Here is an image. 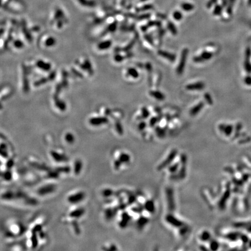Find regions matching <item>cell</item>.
<instances>
[{"label":"cell","mask_w":251,"mask_h":251,"mask_svg":"<svg viewBox=\"0 0 251 251\" xmlns=\"http://www.w3.org/2000/svg\"><path fill=\"white\" fill-rule=\"evenodd\" d=\"M200 56L202 57V58L203 59L204 61H205L212 58L213 56V54L210 52H209V51H204V52L201 54Z\"/></svg>","instance_id":"25"},{"label":"cell","mask_w":251,"mask_h":251,"mask_svg":"<svg viewBox=\"0 0 251 251\" xmlns=\"http://www.w3.org/2000/svg\"><path fill=\"white\" fill-rule=\"evenodd\" d=\"M82 167V162L80 160H77L75 162V165H74V173H75L76 175H79L81 172Z\"/></svg>","instance_id":"19"},{"label":"cell","mask_w":251,"mask_h":251,"mask_svg":"<svg viewBox=\"0 0 251 251\" xmlns=\"http://www.w3.org/2000/svg\"><path fill=\"white\" fill-rule=\"evenodd\" d=\"M216 2H217V0H209L207 3V7L210 8L212 5L215 4L216 3Z\"/></svg>","instance_id":"45"},{"label":"cell","mask_w":251,"mask_h":251,"mask_svg":"<svg viewBox=\"0 0 251 251\" xmlns=\"http://www.w3.org/2000/svg\"><path fill=\"white\" fill-rule=\"evenodd\" d=\"M126 207V205L125 204H124L123 202H122L121 203L119 204V209L120 210H124Z\"/></svg>","instance_id":"47"},{"label":"cell","mask_w":251,"mask_h":251,"mask_svg":"<svg viewBox=\"0 0 251 251\" xmlns=\"http://www.w3.org/2000/svg\"><path fill=\"white\" fill-rule=\"evenodd\" d=\"M220 129L221 130L224 129V132L226 134V136H229L232 132L233 127L231 125H228L227 126H220Z\"/></svg>","instance_id":"27"},{"label":"cell","mask_w":251,"mask_h":251,"mask_svg":"<svg viewBox=\"0 0 251 251\" xmlns=\"http://www.w3.org/2000/svg\"><path fill=\"white\" fill-rule=\"evenodd\" d=\"M158 54L161 56L163 57V58L166 59L167 60H169L170 62H175L176 58V56L175 54L169 52H167V51H165L159 50Z\"/></svg>","instance_id":"9"},{"label":"cell","mask_w":251,"mask_h":251,"mask_svg":"<svg viewBox=\"0 0 251 251\" xmlns=\"http://www.w3.org/2000/svg\"><path fill=\"white\" fill-rule=\"evenodd\" d=\"M211 247H212L213 249L215 250V249H217V248H218V244L216 242H213V244H212V245H211Z\"/></svg>","instance_id":"49"},{"label":"cell","mask_w":251,"mask_h":251,"mask_svg":"<svg viewBox=\"0 0 251 251\" xmlns=\"http://www.w3.org/2000/svg\"><path fill=\"white\" fill-rule=\"evenodd\" d=\"M119 160L122 164H126L129 163L131 160L130 156L127 153H122L119 156Z\"/></svg>","instance_id":"18"},{"label":"cell","mask_w":251,"mask_h":251,"mask_svg":"<svg viewBox=\"0 0 251 251\" xmlns=\"http://www.w3.org/2000/svg\"><path fill=\"white\" fill-rule=\"evenodd\" d=\"M112 42L110 40H106L102 41L98 44V48L99 50H106L110 48Z\"/></svg>","instance_id":"16"},{"label":"cell","mask_w":251,"mask_h":251,"mask_svg":"<svg viewBox=\"0 0 251 251\" xmlns=\"http://www.w3.org/2000/svg\"><path fill=\"white\" fill-rule=\"evenodd\" d=\"M137 202V197L136 196L133 194H130L128 196L127 199V205H132L134 204Z\"/></svg>","instance_id":"28"},{"label":"cell","mask_w":251,"mask_h":251,"mask_svg":"<svg viewBox=\"0 0 251 251\" xmlns=\"http://www.w3.org/2000/svg\"><path fill=\"white\" fill-rule=\"evenodd\" d=\"M145 67H146L147 70L148 71H149V72H151V71L152 70V65H151L150 63H147V64H146V66H145Z\"/></svg>","instance_id":"48"},{"label":"cell","mask_w":251,"mask_h":251,"mask_svg":"<svg viewBox=\"0 0 251 251\" xmlns=\"http://www.w3.org/2000/svg\"><path fill=\"white\" fill-rule=\"evenodd\" d=\"M122 162L120 161L119 159H118V160H115V161H114V167H115V169L116 170H119L121 166H122Z\"/></svg>","instance_id":"38"},{"label":"cell","mask_w":251,"mask_h":251,"mask_svg":"<svg viewBox=\"0 0 251 251\" xmlns=\"http://www.w3.org/2000/svg\"><path fill=\"white\" fill-rule=\"evenodd\" d=\"M84 213L85 209L84 208L80 207L78 208V209H76V210H73L72 212L70 213V216L73 218H79L83 215H84Z\"/></svg>","instance_id":"14"},{"label":"cell","mask_w":251,"mask_h":251,"mask_svg":"<svg viewBox=\"0 0 251 251\" xmlns=\"http://www.w3.org/2000/svg\"><path fill=\"white\" fill-rule=\"evenodd\" d=\"M143 206H144V209L146 211H147L148 213H153L154 212H155V203H154L153 201L151 200V199H149V200H148L145 202Z\"/></svg>","instance_id":"13"},{"label":"cell","mask_w":251,"mask_h":251,"mask_svg":"<svg viewBox=\"0 0 251 251\" xmlns=\"http://www.w3.org/2000/svg\"><path fill=\"white\" fill-rule=\"evenodd\" d=\"M150 113L149 112V111L146 108H143L142 109V116L141 118L142 119H147L148 118V117L149 116Z\"/></svg>","instance_id":"36"},{"label":"cell","mask_w":251,"mask_h":251,"mask_svg":"<svg viewBox=\"0 0 251 251\" xmlns=\"http://www.w3.org/2000/svg\"><path fill=\"white\" fill-rule=\"evenodd\" d=\"M178 166H179V165L178 163L172 165V166H170L169 168V172L172 173H176L177 172V170L178 169Z\"/></svg>","instance_id":"32"},{"label":"cell","mask_w":251,"mask_h":251,"mask_svg":"<svg viewBox=\"0 0 251 251\" xmlns=\"http://www.w3.org/2000/svg\"><path fill=\"white\" fill-rule=\"evenodd\" d=\"M145 1H147V0H141V1H142V2Z\"/></svg>","instance_id":"51"},{"label":"cell","mask_w":251,"mask_h":251,"mask_svg":"<svg viewBox=\"0 0 251 251\" xmlns=\"http://www.w3.org/2000/svg\"><path fill=\"white\" fill-rule=\"evenodd\" d=\"M222 11V7L220 5H216L215 7V9L213 10V15H220V13H221Z\"/></svg>","instance_id":"35"},{"label":"cell","mask_w":251,"mask_h":251,"mask_svg":"<svg viewBox=\"0 0 251 251\" xmlns=\"http://www.w3.org/2000/svg\"><path fill=\"white\" fill-rule=\"evenodd\" d=\"M65 138H66V141L68 143H73L75 141V137L71 133H67L65 137Z\"/></svg>","instance_id":"34"},{"label":"cell","mask_w":251,"mask_h":251,"mask_svg":"<svg viewBox=\"0 0 251 251\" xmlns=\"http://www.w3.org/2000/svg\"><path fill=\"white\" fill-rule=\"evenodd\" d=\"M201 238L202 240L204 241H206L208 239L210 238V234L208 233V232H204V233L202 234L201 236Z\"/></svg>","instance_id":"39"},{"label":"cell","mask_w":251,"mask_h":251,"mask_svg":"<svg viewBox=\"0 0 251 251\" xmlns=\"http://www.w3.org/2000/svg\"><path fill=\"white\" fill-rule=\"evenodd\" d=\"M166 196L168 209L170 212H173L175 209V202L173 189L171 188H167L166 189Z\"/></svg>","instance_id":"3"},{"label":"cell","mask_w":251,"mask_h":251,"mask_svg":"<svg viewBox=\"0 0 251 251\" xmlns=\"http://www.w3.org/2000/svg\"><path fill=\"white\" fill-rule=\"evenodd\" d=\"M116 27H117V23L114 22L113 23L110 24L109 26L108 27L107 30L108 31H110V32H114V31L116 30Z\"/></svg>","instance_id":"37"},{"label":"cell","mask_w":251,"mask_h":251,"mask_svg":"<svg viewBox=\"0 0 251 251\" xmlns=\"http://www.w3.org/2000/svg\"><path fill=\"white\" fill-rule=\"evenodd\" d=\"M118 208L116 207H109L105 211V218L108 221H110L115 218L118 213Z\"/></svg>","instance_id":"8"},{"label":"cell","mask_w":251,"mask_h":251,"mask_svg":"<svg viewBox=\"0 0 251 251\" xmlns=\"http://www.w3.org/2000/svg\"><path fill=\"white\" fill-rule=\"evenodd\" d=\"M115 127H116V130L117 131L120 135H122L123 134V127L122 124H120V123L119 122H117L115 123Z\"/></svg>","instance_id":"31"},{"label":"cell","mask_w":251,"mask_h":251,"mask_svg":"<svg viewBox=\"0 0 251 251\" xmlns=\"http://www.w3.org/2000/svg\"><path fill=\"white\" fill-rule=\"evenodd\" d=\"M245 83L248 85H251V76H248L244 79Z\"/></svg>","instance_id":"43"},{"label":"cell","mask_w":251,"mask_h":251,"mask_svg":"<svg viewBox=\"0 0 251 251\" xmlns=\"http://www.w3.org/2000/svg\"><path fill=\"white\" fill-rule=\"evenodd\" d=\"M83 69H84L85 70H87V72L89 73L91 75H92L94 72L93 70L92 66L89 60H85L83 65H82Z\"/></svg>","instance_id":"20"},{"label":"cell","mask_w":251,"mask_h":251,"mask_svg":"<svg viewBox=\"0 0 251 251\" xmlns=\"http://www.w3.org/2000/svg\"><path fill=\"white\" fill-rule=\"evenodd\" d=\"M181 7L182 9H183L184 11H186V12H189V11H191L193 10L194 8V5L190 3H188V2H184V3H182L181 5Z\"/></svg>","instance_id":"22"},{"label":"cell","mask_w":251,"mask_h":251,"mask_svg":"<svg viewBox=\"0 0 251 251\" xmlns=\"http://www.w3.org/2000/svg\"><path fill=\"white\" fill-rule=\"evenodd\" d=\"M108 122V119L105 117H96L92 118L90 119L89 123L93 126H99L106 124Z\"/></svg>","instance_id":"7"},{"label":"cell","mask_w":251,"mask_h":251,"mask_svg":"<svg viewBox=\"0 0 251 251\" xmlns=\"http://www.w3.org/2000/svg\"><path fill=\"white\" fill-rule=\"evenodd\" d=\"M106 250H112V251H115L118 250V248L115 245H111L109 247V248H107V249H105Z\"/></svg>","instance_id":"46"},{"label":"cell","mask_w":251,"mask_h":251,"mask_svg":"<svg viewBox=\"0 0 251 251\" xmlns=\"http://www.w3.org/2000/svg\"><path fill=\"white\" fill-rule=\"evenodd\" d=\"M155 132L156 133V135L158 136V137H159V138L164 137L165 136V134H166L165 130L160 127H157L156 128Z\"/></svg>","instance_id":"26"},{"label":"cell","mask_w":251,"mask_h":251,"mask_svg":"<svg viewBox=\"0 0 251 251\" xmlns=\"http://www.w3.org/2000/svg\"><path fill=\"white\" fill-rule=\"evenodd\" d=\"M166 221L169 224L176 227H181L183 226V223L177 219L172 215H167L166 216Z\"/></svg>","instance_id":"6"},{"label":"cell","mask_w":251,"mask_h":251,"mask_svg":"<svg viewBox=\"0 0 251 251\" xmlns=\"http://www.w3.org/2000/svg\"><path fill=\"white\" fill-rule=\"evenodd\" d=\"M114 194V191L110 188H105L102 190V195L105 198H109L112 196Z\"/></svg>","instance_id":"23"},{"label":"cell","mask_w":251,"mask_h":251,"mask_svg":"<svg viewBox=\"0 0 251 251\" xmlns=\"http://www.w3.org/2000/svg\"><path fill=\"white\" fill-rule=\"evenodd\" d=\"M167 28L173 35H176L177 34V30L175 25L173 24V23L171 22H168Z\"/></svg>","instance_id":"24"},{"label":"cell","mask_w":251,"mask_h":251,"mask_svg":"<svg viewBox=\"0 0 251 251\" xmlns=\"http://www.w3.org/2000/svg\"><path fill=\"white\" fill-rule=\"evenodd\" d=\"M204 98L205 99V101L207 102L208 104L209 105H212L213 104V100L212 99V97L209 93H206L204 94Z\"/></svg>","instance_id":"33"},{"label":"cell","mask_w":251,"mask_h":251,"mask_svg":"<svg viewBox=\"0 0 251 251\" xmlns=\"http://www.w3.org/2000/svg\"><path fill=\"white\" fill-rule=\"evenodd\" d=\"M204 106V103L203 102H199L197 105H196L195 107H194L192 109H191L190 114L192 116L196 115V114H198L202 110Z\"/></svg>","instance_id":"15"},{"label":"cell","mask_w":251,"mask_h":251,"mask_svg":"<svg viewBox=\"0 0 251 251\" xmlns=\"http://www.w3.org/2000/svg\"><path fill=\"white\" fill-rule=\"evenodd\" d=\"M149 219L148 218L144 216H141L139 217L137 221V228L139 230H142L149 223Z\"/></svg>","instance_id":"12"},{"label":"cell","mask_w":251,"mask_h":251,"mask_svg":"<svg viewBox=\"0 0 251 251\" xmlns=\"http://www.w3.org/2000/svg\"><path fill=\"white\" fill-rule=\"evenodd\" d=\"M251 56V50L250 48H248L246 50V58L245 62V68L248 73H251V64L250 59Z\"/></svg>","instance_id":"10"},{"label":"cell","mask_w":251,"mask_h":251,"mask_svg":"<svg viewBox=\"0 0 251 251\" xmlns=\"http://www.w3.org/2000/svg\"><path fill=\"white\" fill-rule=\"evenodd\" d=\"M158 122V119L156 118H151L150 120V122H149V124L151 127H153L155 125V124Z\"/></svg>","instance_id":"42"},{"label":"cell","mask_w":251,"mask_h":251,"mask_svg":"<svg viewBox=\"0 0 251 251\" xmlns=\"http://www.w3.org/2000/svg\"><path fill=\"white\" fill-rule=\"evenodd\" d=\"M248 4H249L250 5H251V0H248Z\"/></svg>","instance_id":"50"},{"label":"cell","mask_w":251,"mask_h":251,"mask_svg":"<svg viewBox=\"0 0 251 251\" xmlns=\"http://www.w3.org/2000/svg\"><path fill=\"white\" fill-rule=\"evenodd\" d=\"M149 94L151 96L155 98L157 100L163 101L165 98L164 94L159 91H151Z\"/></svg>","instance_id":"17"},{"label":"cell","mask_w":251,"mask_h":251,"mask_svg":"<svg viewBox=\"0 0 251 251\" xmlns=\"http://www.w3.org/2000/svg\"><path fill=\"white\" fill-rule=\"evenodd\" d=\"M146 127H147V124H146V123L144 122H141L140 123H139L138 126V129L140 131L144 130L145 129V128H146Z\"/></svg>","instance_id":"41"},{"label":"cell","mask_w":251,"mask_h":251,"mask_svg":"<svg viewBox=\"0 0 251 251\" xmlns=\"http://www.w3.org/2000/svg\"><path fill=\"white\" fill-rule=\"evenodd\" d=\"M85 197V194L84 192H78L69 196L67 198V201L70 204H76L83 201Z\"/></svg>","instance_id":"4"},{"label":"cell","mask_w":251,"mask_h":251,"mask_svg":"<svg viewBox=\"0 0 251 251\" xmlns=\"http://www.w3.org/2000/svg\"><path fill=\"white\" fill-rule=\"evenodd\" d=\"M144 206H142V205H141V204H139L138 205V206H134L133 207H132V210L134 213H141L142 212V211L144 210Z\"/></svg>","instance_id":"29"},{"label":"cell","mask_w":251,"mask_h":251,"mask_svg":"<svg viewBox=\"0 0 251 251\" xmlns=\"http://www.w3.org/2000/svg\"><path fill=\"white\" fill-rule=\"evenodd\" d=\"M188 52H189V51H188L187 48H184V49L182 50L181 53L180 59L178 66L176 69V72L178 75H181L183 73L185 64H186L187 62Z\"/></svg>","instance_id":"1"},{"label":"cell","mask_w":251,"mask_h":251,"mask_svg":"<svg viewBox=\"0 0 251 251\" xmlns=\"http://www.w3.org/2000/svg\"><path fill=\"white\" fill-rule=\"evenodd\" d=\"M124 58L123 57L122 55H119V54H117V55H115V56H114V59L116 62H121L123 61Z\"/></svg>","instance_id":"40"},{"label":"cell","mask_w":251,"mask_h":251,"mask_svg":"<svg viewBox=\"0 0 251 251\" xmlns=\"http://www.w3.org/2000/svg\"><path fill=\"white\" fill-rule=\"evenodd\" d=\"M205 87V84L203 82L199 81L196 82L195 83L188 84L186 86L187 90H203Z\"/></svg>","instance_id":"11"},{"label":"cell","mask_w":251,"mask_h":251,"mask_svg":"<svg viewBox=\"0 0 251 251\" xmlns=\"http://www.w3.org/2000/svg\"><path fill=\"white\" fill-rule=\"evenodd\" d=\"M173 18L175 19L176 21H180V20H181V19L182 18V13L178 11H175L173 14Z\"/></svg>","instance_id":"30"},{"label":"cell","mask_w":251,"mask_h":251,"mask_svg":"<svg viewBox=\"0 0 251 251\" xmlns=\"http://www.w3.org/2000/svg\"><path fill=\"white\" fill-rule=\"evenodd\" d=\"M73 226H74V227L75 228L76 233L79 234H80V230L79 226V225H78V223H77L76 221L74 222V223H73ZM75 228H74V229H75Z\"/></svg>","instance_id":"44"},{"label":"cell","mask_w":251,"mask_h":251,"mask_svg":"<svg viewBox=\"0 0 251 251\" xmlns=\"http://www.w3.org/2000/svg\"><path fill=\"white\" fill-rule=\"evenodd\" d=\"M177 154V151L176 149L172 150L169 153V155L167 156L166 159H165L164 161L162 162V163L158 166L157 169H158V170H162L165 169V168L167 167L168 166H169L170 163H172L174 159H175Z\"/></svg>","instance_id":"2"},{"label":"cell","mask_w":251,"mask_h":251,"mask_svg":"<svg viewBox=\"0 0 251 251\" xmlns=\"http://www.w3.org/2000/svg\"><path fill=\"white\" fill-rule=\"evenodd\" d=\"M132 220V216H131L127 212H123L122 214L121 220L119 223V226L120 229H124L126 227L129 222Z\"/></svg>","instance_id":"5"},{"label":"cell","mask_w":251,"mask_h":251,"mask_svg":"<svg viewBox=\"0 0 251 251\" xmlns=\"http://www.w3.org/2000/svg\"><path fill=\"white\" fill-rule=\"evenodd\" d=\"M127 73L130 76H131L132 78L134 79H137L139 77V73L138 72V71L135 68H133V67L129 68L127 70Z\"/></svg>","instance_id":"21"}]
</instances>
